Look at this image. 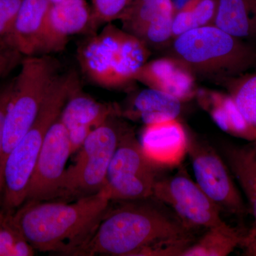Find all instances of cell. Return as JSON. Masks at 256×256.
<instances>
[{"label":"cell","mask_w":256,"mask_h":256,"mask_svg":"<svg viewBox=\"0 0 256 256\" xmlns=\"http://www.w3.org/2000/svg\"><path fill=\"white\" fill-rule=\"evenodd\" d=\"M131 204L100 222L80 254L181 256L193 244L191 228L163 204Z\"/></svg>","instance_id":"6da1fadb"},{"label":"cell","mask_w":256,"mask_h":256,"mask_svg":"<svg viewBox=\"0 0 256 256\" xmlns=\"http://www.w3.org/2000/svg\"><path fill=\"white\" fill-rule=\"evenodd\" d=\"M110 201L102 188L72 204L25 202L12 220L34 248L78 254L104 218Z\"/></svg>","instance_id":"7a4b0ae2"},{"label":"cell","mask_w":256,"mask_h":256,"mask_svg":"<svg viewBox=\"0 0 256 256\" xmlns=\"http://www.w3.org/2000/svg\"><path fill=\"white\" fill-rule=\"evenodd\" d=\"M79 88L76 74H60L31 128L4 160L1 174V208L6 214H13L26 202L28 185L46 133L60 118L69 97Z\"/></svg>","instance_id":"3957f363"},{"label":"cell","mask_w":256,"mask_h":256,"mask_svg":"<svg viewBox=\"0 0 256 256\" xmlns=\"http://www.w3.org/2000/svg\"><path fill=\"white\" fill-rule=\"evenodd\" d=\"M149 48L138 37L108 23L82 42L78 60L90 82L107 88H119L134 82L136 74L148 62Z\"/></svg>","instance_id":"277c9868"},{"label":"cell","mask_w":256,"mask_h":256,"mask_svg":"<svg viewBox=\"0 0 256 256\" xmlns=\"http://www.w3.org/2000/svg\"><path fill=\"white\" fill-rule=\"evenodd\" d=\"M173 54L194 73L236 76L256 66V48L217 28L207 25L175 37Z\"/></svg>","instance_id":"5b68a950"},{"label":"cell","mask_w":256,"mask_h":256,"mask_svg":"<svg viewBox=\"0 0 256 256\" xmlns=\"http://www.w3.org/2000/svg\"><path fill=\"white\" fill-rule=\"evenodd\" d=\"M20 64L5 118L1 174L4 160L31 128L60 75L58 64L48 55L25 56Z\"/></svg>","instance_id":"8992f818"},{"label":"cell","mask_w":256,"mask_h":256,"mask_svg":"<svg viewBox=\"0 0 256 256\" xmlns=\"http://www.w3.org/2000/svg\"><path fill=\"white\" fill-rule=\"evenodd\" d=\"M114 116L92 130L85 140L74 164L66 170L60 197L80 198L104 188L111 160L127 129L114 120Z\"/></svg>","instance_id":"52a82bcc"},{"label":"cell","mask_w":256,"mask_h":256,"mask_svg":"<svg viewBox=\"0 0 256 256\" xmlns=\"http://www.w3.org/2000/svg\"><path fill=\"white\" fill-rule=\"evenodd\" d=\"M156 169L143 153L134 132L121 136L108 170L106 188L111 200H144L152 197Z\"/></svg>","instance_id":"ba28073f"},{"label":"cell","mask_w":256,"mask_h":256,"mask_svg":"<svg viewBox=\"0 0 256 256\" xmlns=\"http://www.w3.org/2000/svg\"><path fill=\"white\" fill-rule=\"evenodd\" d=\"M188 154L196 182L222 210L242 217L248 208L234 182L230 170L210 143L188 129Z\"/></svg>","instance_id":"9c48e42d"},{"label":"cell","mask_w":256,"mask_h":256,"mask_svg":"<svg viewBox=\"0 0 256 256\" xmlns=\"http://www.w3.org/2000/svg\"><path fill=\"white\" fill-rule=\"evenodd\" d=\"M152 197L170 207L192 229L210 228L225 222L220 217V207L184 173L158 178Z\"/></svg>","instance_id":"30bf717a"},{"label":"cell","mask_w":256,"mask_h":256,"mask_svg":"<svg viewBox=\"0 0 256 256\" xmlns=\"http://www.w3.org/2000/svg\"><path fill=\"white\" fill-rule=\"evenodd\" d=\"M70 154L68 132L58 118L44 140L25 202H48L60 197L66 164Z\"/></svg>","instance_id":"8fae6325"},{"label":"cell","mask_w":256,"mask_h":256,"mask_svg":"<svg viewBox=\"0 0 256 256\" xmlns=\"http://www.w3.org/2000/svg\"><path fill=\"white\" fill-rule=\"evenodd\" d=\"M176 12L172 0H133L120 20L122 30L149 48L160 46L173 38Z\"/></svg>","instance_id":"7c38bea8"},{"label":"cell","mask_w":256,"mask_h":256,"mask_svg":"<svg viewBox=\"0 0 256 256\" xmlns=\"http://www.w3.org/2000/svg\"><path fill=\"white\" fill-rule=\"evenodd\" d=\"M140 143L156 169L175 168L188 154V128L178 118L146 124Z\"/></svg>","instance_id":"4fadbf2b"},{"label":"cell","mask_w":256,"mask_h":256,"mask_svg":"<svg viewBox=\"0 0 256 256\" xmlns=\"http://www.w3.org/2000/svg\"><path fill=\"white\" fill-rule=\"evenodd\" d=\"M92 28V9L86 0L50 4L42 37L41 55L62 52L69 38Z\"/></svg>","instance_id":"5bb4252c"},{"label":"cell","mask_w":256,"mask_h":256,"mask_svg":"<svg viewBox=\"0 0 256 256\" xmlns=\"http://www.w3.org/2000/svg\"><path fill=\"white\" fill-rule=\"evenodd\" d=\"M118 114V108L98 102L80 88L72 94L60 116L68 132L72 154L79 150L92 130Z\"/></svg>","instance_id":"9a60e30c"},{"label":"cell","mask_w":256,"mask_h":256,"mask_svg":"<svg viewBox=\"0 0 256 256\" xmlns=\"http://www.w3.org/2000/svg\"><path fill=\"white\" fill-rule=\"evenodd\" d=\"M134 80L174 96L182 102L196 97L198 90L192 69L174 56L146 62L136 74Z\"/></svg>","instance_id":"2e32d148"},{"label":"cell","mask_w":256,"mask_h":256,"mask_svg":"<svg viewBox=\"0 0 256 256\" xmlns=\"http://www.w3.org/2000/svg\"><path fill=\"white\" fill-rule=\"evenodd\" d=\"M50 3L22 0L8 46L25 56L41 55L42 37Z\"/></svg>","instance_id":"e0dca14e"},{"label":"cell","mask_w":256,"mask_h":256,"mask_svg":"<svg viewBox=\"0 0 256 256\" xmlns=\"http://www.w3.org/2000/svg\"><path fill=\"white\" fill-rule=\"evenodd\" d=\"M200 106L210 114L215 124L233 137L256 142V133L248 124L229 94L217 92L197 90Z\"/></svg>","instance_id":"ac0fdd59"},{"label":"cell","mask_w":256,"mask_h":256,"mask_svg":"<svg viewBox=\"0 0 256 256\" xmlns=\"http://www.w3.org/2000/svg\"><path fill=\"white\" fill-rule=\"evenodd\" d=\"M182 110V102L176 98L148 88L133 96L127 110L120 114L148 124L178 118Z\"/></svg>","instance_id":"d6986e66"},{"label":"cell","mask_w":256,"mask_h":256,"mask_svg":"<svg viewBox=\"0 0 256 256\" xmlns=\"http://www.w3.org/2000/svg\"><path fill=\"white\" fill-rule=\"evenodd\" d=\"M220 151L245 194L256 225V142L245 146L225 143L220 146Z\"/></svg>","instance_id":"ffe728a7"},{"label":"cell","mask_w":256,"mask_h":256,"mask_svg":"<svg viewBox=\"0 0 256 256\" xmlns=\"http://www.w3.org/2000/svg\"><path fill=\"white\" fill-rule=\"evenodd\" d=\"M214 24L240 40H256V0H218Z\"/></svg>","instance_id":"44dd1931"},{"label":"cell","mask_w":256,"mask_h":256,"mask_svg":"<svg viewBox=\"0 0 256 256\" xmlns=\"http://www.w3.org/2000/svg\"><path fill=\"white\" fill-rule=\"evenodd\" d=\"M244 234L224 222L208 228L206 234L186 248L181 256H226L239 247Z\"/></svg>","instance_id":"7402d4cb"},{"label":"cell","mask_w":256,"mask_h":256,"mask_svg":"<svg viewBox=\"0 0 256 256\" xmlns=\"http://www.w3.org/2000/svg\"><path fill=\"white\" fill-rule=\"evenodd\" d=\"M218 0H188L175 13L173 38L194 28L214 24Z\"/></svg>","instance_id":"603a6c76"},{"label":"cell","mask_w":256,"mask_h":256,"mask_svg":"<svg viewBox=\"0 0 256 256\" xmlns=\"http://www.w3.org/2000/svg\"><path fill=\"white\" fill-rule=\"evenodd\" d=\"M227 82L229 95L256 133V72L230 77Z\"/></svg>","instance_id":"cb8c5ba5"},{"label":"cell","mask_w":256,"mask_h":256,"mask_svg":"<svg viewBox=\"0 0 256 256\" xmlns=\"http://www.w3.org/2000/svg\"><path fill=\"white\" fill-rule=\"evenodd\" d=\"M12 215L4 214L0 223V256H33L34 248L13 223Z\"/></svg>","instance_id":"d4e9b609"},{"label":"cell","mask_w":256,"mask_h":256,"mask_svg":"<svg viewBox=\"0 0 256 256\" xmlns=\"http://www.w3.org/2000/svg\"><path fill=\"white\" fill-rule=\"evenodd\" d=\"M133 0H92V30L120 20Z\"/></svg>","instance_id":"484cf974"},{"label":"cell","mask_w":256,"mask_h":256,"mask_svg":"<svg viewBox=\"0 0 256 256\" xmlns=\"http://www.w3.org/2000/svg\"><path fill=\"white\" fill-rule=\"evenodd\" d=\"M22 0H0V45H6Z\"/></svg>","instance_id":"4316f807"},{"label":"cell","mask_w":256,"mask_h":256,"mask_svg":"<svg viewBox=\"0 0 256 256\" xmlns=\"http://www.w3.org/2000/svg\"><path fill=\"white\" fill-rule=\"evenodd\" d=\"M14 78L0 87V208H1V163L6 111L14 89Z\"/></svg>","instance_id":"83f0119b"},{"label":"cell","mask_w":256,"mask_h":256,"mask_svg":"<svg viewBox=\"0 0 256 256\" xmlns=\"http://www.w3.org/2000/svg\"><path fill=\"white\" fill-rule=\"evenodd\" d=\"M22 60V55L12 47L0 45V78L8 75Z\"/></svg>","instance_id":"f1b7e54d"},{"label":"cell","mask_w":256,"mask_h":256,"mask_svg":"<svg viewBox=\"0 0 256 256\" xmlns=\"http://www.w3.org/2000/svg\"><path fill=\"white\" fill-rule=\"evenodd\" d=\"M239 247L242 248V255L256 256V225L254 224L250 230L244 234Z\"/></svg>","instance_id":"f546056e"},{"label":"cell","mask_w":256,"mask_h":256,"mask_svg":"<svg viewBox=\"0 0 256 256\" xmlns=\"http://www.w3.org/2000/svg\"><path fill=\"white\" fill-rule=\"evenodd\" d=\"M50 4H56V3L64 1V0H48Z\"/></svg>","instance_id":"4dcf8cb0"},{"label":"cell","mask_w":256,"mask_h":256,"mask_svg":"<svg viewBox=\"0 0 256 256\" xmlns=\"http://www.w3.org/2000/svg\"><path fill=\"white\" fill-rule=\"evenodd\" d=\"M4 214L2 212V210H0V223H1L2 220H3V217H4Z\"/></svg>","instance_id":"1f68e13d"}]
</instances>
